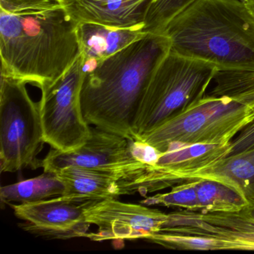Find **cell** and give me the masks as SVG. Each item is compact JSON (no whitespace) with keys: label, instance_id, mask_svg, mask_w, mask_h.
<instances>
[{"label":"cell","instance_id":"cell-24","mask_svg":"<svg viewBox=\"0 0 254 254\" xmlns=\"http://www.w3.org/2000/svg\"><path fill=\"white\" fill-rule=\"evenodd\" d=\"M242 1H243V2H245V1H246V0H242Z\"/></svg>","mask_w":254,"mask_h":254},{"label":"cell","instance_id":"cell-6","mask_svg":"<svg viewBox=\"0 0 254 254\" xmlns=\"http://www.w3.org/2000/svg\"><path fill=\"white\" fill-rule=\"evenodd\" d=\"M0 84L1 171L42 167L38 156L46 142L39 102L31 98L25 81L1 74Z\"/></svg>","mask_w":254,"mask_h":254},{"label":"cell","instance_id":"cell-20","mask_svg":"<svg viewBox=\"0 0 254 254\" xmlns=\"http://www.w3.org/2000/svg\"><path fill=\"white\" fill-rule=\"evenodd\" d=\"M197 181H187L172 187V190L164 194H157L141 201L146 206L161 205L167 207H177L189 211H200L197 191Z\"/></svg>","mask_w":254,"mask_h":254},{"label":"cell","instance_id":"cell-4","mask_svg":"<svg viewBox=\"0 0 254 254\" xmlns=\"http://www.w3.org/2000/svg\"><path fill=\"white\" fill-rule=\"evenodd\" d=\"M217 71L209 62L169 52L147 86L133 126V139L203 97Z\"/></svg>","mask_w":254,"mask_h":254},{"label":"cell","instance_id":"cell-22","mask_svg":"<svg viewBox=\"0 0 254 254\" xmlns=\"http://www.w3.org/2000/svg\"><path fill=\"white\" fill-rule=\"evenodd\" d=\"M246 209L248 210V213L251 215L254 224V206H250V205H248V206H246Z\"/></svg>","mask_w":254,"mask_h":254},{"label":"cell","instance_id":"cell-14","mask_svg":"<svg viewBox=\"0 0 254 254\" xmlns=\"http://www.w3.org/2000/svg\"><path fill=\"white\" fill-rule=\"evenodd\" d=\"M211 96H227L254 111V71L218 70L213 78ZM254 147V120L232 141V152H240Z\"/></svg>","mask_w":254,"mask_h":254},{"label":"cell","instance_id":"cell-3","mask_svg":"<svg viewBox=\"0 0 254 254\" xmlns=\"http://www.w3.org/2000/svg\"><path fill=\"white\" fill-rule=\"evenodd\" d=\"M163 35L180 56L218 70L254 71V17L242 0H196Z\"/></svg>","mask_w":254,"mask_h":254},{"label":"cell","instance_id":"cell-10","mask_svg":"<svg viewBox=\"0 0 254 254\" xmlns=\"http://www.w3.org/2000/svg\"><path fill=\"white\" fill-rule=\"evenodd\" d=\"M168 214L146 205L123 203L117 198L99 199L86 209L85 221L97 227L87 233L93 241L147 239L161 231Z\"/></svg>","mask_w":254,"mask_h":254},{"label":"cell","instance_id":"cell-23","mask_svg":"<svg viewBox=\"0 0 254 254\" xmlns=\"http://www.w3.org/2000/svg\"><path fill=\"white\" fill-rule=\"evenodd\" d=\"M58 1H59V2H62V1H63V0H58Z\"/></svg>","mask_w":254,"mask_h":254},{"label":"cell","instance_id":"cell-5","mask_svg":"<svg viewBox=\"0 0 254 254\" xmlns=\"http://www.w3.org/2000/svg\"><path fill=\"white\" fill-rule=\"evenodd\" d=\"M254 120V111L227 96H204L139 139L161 153L171 144L227 143Z\"/></svg>","mask_w":254,"mask_h":254},{"label":"cell","instance_id":"cell-16","mask_svg":"<svg viewBox=\"0 0 254 254\" xmlns=\"http://www.w3.org/2000/svg\"><path fill=\"white\" fill-rule=\"evenodd\" d=\"M219 181L240 193L254 206V147L233 153L194 178Z\"/></svg>","mask_w":254,"mask_h":254},{"label":"cell","instance_id":"cell-9","mask_svg":"<svg viewBox=\"0 0 254 254\" xmlns=\"http://www.w3.org/2000/svg\"><path fill=\"white\" fill-rule=\"evenodd\" d=\"M130 142L117 133L92 127L91 136L80 148L69 152L51 148L42 160V167L44 172H54L72 166L100 169L122 174L126 178L148 166L132 155Z\"/></svg>","mask_w":254,"mask_h":254},{"label":"cell","instance_id":"cell-2","mask_svg":"<svg viewBox=\"0 0 254 254\" xmlns=\"http://www.w3.org/2000/svg\"><path fill=\"white\" fill-rule=\"evenodd\" d=\"M170 51L167 36L146 33L107 59L84 60L81 102L87 123L133 140L147 86Z\"/></svg>","mask_w":254,"mask_h":254},{"label":"cell","instance_id":"cell-11","mask_svg":"<svg viewBox=\"0 0 254 254\" xmlns=\"http://www.w3.org/2000/svg\"><path fill=\"white\" fill-rule=\"evenodd\" d=\"M99 199L62 195L33 203L10 204L14 215L25 221L23 228L38 236L53 239L87 237L90 224L85 212Z\"/></svg>","mask_w":254,"mask_h":254},{"label":"cell","instance_id":"cell-7","mask_svg":"<svg viewBox=\"0 0 254 254\" xmlns=\"http://www.w3.org/2000/svg\"><path fill=\"white\" fill-rule=\"evenodd\" d=\"M82 56L57 79L41 87L39 101L46 143L62 152L82 146L92 134L83 114L81 88L84 75Z\"/></svg>","mask_w":254,"mask_h":254},{"label":"cell","instance_id":"cell-15","mask_svg":"<svg viewBox=\"0 0 254 254\" xmlns=\"http://www.w3.org/2000/svg\"><path fill=\"white\" fill-rule=\"evenodd\" d=\"M56 173L66 187L64 195L94 199L117 198L123 195L120 181L124 175L122 174L75 166Z\"/></svg>","mask_w":254,"mask_h":254},{"label":"cell","instance_id":"cell-1","mask_svg":"<svg viewBox=\"0 0 254 254\" xmlns=\"http://www.w3.org/2000/svg\"><path fill=\"white\" fill-rule=\"evenodd\" d=\"M78 23L58 0H0L1 74L41 89L81 55Z\"/></svg>","mask_w":254,"mask_h":254},{"label":"cell","instance_id":"cell-19","mask_svg":"<svg viewBox=\"0 0 254 254\" xmlns=\"http://www.w3.org/2000/svg\"><path fill=\"white\" fill-rule=\"evenodd\" d=\"M196 0H153L147 13L143 31L163 35L169 23Z\"/></svg>","mask_w":254,"mask_h":254},{"label":"cell","instance_id":"cell-8","mask_svg":"<svg viewBox=\"0 0 254 254\" xmlns=\"http://www.w3.org/2000/svg\"><path fill=\"white\" fill-rule=\"evenodd\" d=\"M231 152L232 141L227 143L171 144L154 165L136 171L120 181L122 194L138 192L145 195L194 181L197 175Z\"/></svg>","mask_w":254,"mask_h":254},{"label":"cell","instance_id":"cell-17","mask_svg":"<svg viewBox=\"0 0 254 254\" xmlns=\"http://www.w3.org/2000/svg\"><path fill=\"white\" fill-rule=\"evenodd\" d=\"M64 183L56 172H44L42 175L0 188L2 203L20 204L41 201L64 195Z\"/></svg>","mask_w":254,"mask_h":254},{"label":"cell","instance_id":"cell-13","mask_svg":"<svg viewBox=\"0 0 254 254\" xmlns=\"http://www.w3.org/2000/svg\"><path fill=\"white\" fill-rule=\"evenodd\" d=\"M145 34L141 29H118L97 23H81L78 26L81 55L84 61L107 59Z\"/></svg>","mask_w":254,"mask_h":254},{"label":"cell","instance_id":"cell-21","mask_svg":"<svg viewBox=\"0 0 254 254\" xmlns=\"http://www.w3.org/2000/svg\"><path fill=\"white\" fill-rule=\"evenodd\" d=\"M244 3L254 17V0H246Z\"/></svg>","mask_w":254,"mask_h":254},{"label":"cell","instance_id":"cell-12","mask_svg":"<svg viewBox=\"0 0 254 254\" xmlns=\"http://www.w3.org/2000/svg\"><path fill=\"white\" fill-rule=\"evenodd\" d=\"M153 0H63L78 24L97 23L110 27L142 30Z\"/></svg>","mask_w":254,"mask_h":254},{"label":"cell","instance_id":"cell-18","mask_svg":"<svg viewBox=\"0 0 254 254\" xmlns=\"http://www.w3.org/2000/svg\"><path fill=\"white\" fill-rule=\"evenodd\" d=\"M196 181L200 212H233L249 205L240 193L227 184L214 180Z\"/></svg>","mask_w":254,"mask_h":254}]
</instances>
